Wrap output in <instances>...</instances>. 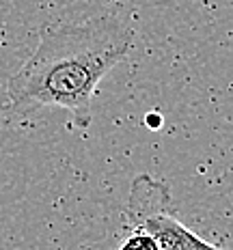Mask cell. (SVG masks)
I'll list each match as a JSON object with an SVG mask.
<instances>
[{"label":"cell","instance_id":"cell-1","mask_svg":"<svg viewBox=\"0 0 233 250\" xmlns=\"http://www.w3.org/2000/svg\"><path fill=\"white\" fill-rule=\"evenodd\" d=\"M129 48L132 28L115 15L43 30L37 50L9 80L11 110L63 108L76 127H89L97 86Z\"/></svg>","mask_w":233,"mask_h":250},{"label":"cell","instance_id":"cell-2","mask_svg":"<svg viewBox=\"0 0 233 250\" xmlns=\"http://www.w3.org/2000/svg\"><path fill=\"white\" fill-rule=\"evenodd\" d=\"M169 186L147 173L138 175L129 184L126 205V227L149 233L160 250H225L205 242L194 231L177 220Z\"/></svg>","mask_w":233,"mask_h":250},{"label":"cell","instance_id":"cell-3","mask_svg":"<svg viewBox=\"0 0 233 250\" xmlns=\"http://www.w3.org/2000/svg\"><path fill=\"white\" fill-rule=\"evenodd\" d=\"M127 237L119 244L117 250H160L158 242L145 231H138V229H127Z\"/></svg>","mask_w":233,"mask_h":250}]
</instances>
